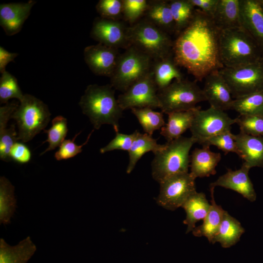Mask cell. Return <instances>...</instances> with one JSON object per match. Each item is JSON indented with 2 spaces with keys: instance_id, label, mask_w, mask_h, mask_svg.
<instances>
[{
  "instance_id": "cell-1",
  "label": "cell",
  "mask_w": 263,
  "mask_h": 263,
  "mask_svg": "<svg viewBox=\"0 0 263 263\" xmlns=\"http://www.w3.org/2000/svg\"><path fill=\"white\" fill-rule=\"evenodd\" d=\"M220 32L211 17L196 9L190 23L173 41V57L177 65L198 81L224 68L220 54Z\"/></svg>"
},
{
  "instance_id": "cell-2",
  "label": "cell",
  "mask_w": 263,
  "mask_h": 263,
  "mask_svg": "<svg viewBox=\"0 0 263 263\" xmlns=\"http://www.w3.org/2000/svg\"><path fill=\"white\" fill-rule=\"evenodd\" d=\"M114 89L111 84H91L86 88L79 105L83 114L89 119L94 129L102 125H111L114 131H119V120L123 110L114 95Z\"/></svg>"
},
{
  "instance_id": "cell-3",
  "label": "cell",
  "mask_w": 263,
  "mask_h": 263,
  "mask_svg": "<svg viewBox=\"0 0 263 263\" xmlns=\"http://www.w3.org/2000/svg\"><path fill=\"white\" fill-rule=\"evenodd\" d=\"M219 49L224 67H239L263 59L262 50L242 27L220 30Z\"/></svg>"
},
{
  "instance_id": "cell-4",
  "label": "cell",
  "mask_w": 263,
  "mask_h": 263,
  "mask_svg": "<svg viewBox=\"0 0 263 263\" xmlns=\"http://www.w3.org/2000/svg\"><path fill=\"white\" fill-rule=\"evenodd\" d=\"M195 143L196 142L191 136H183L167 142L161 150L154 153L151 162L153 179L160 183L173 175L188 172L189 151Z\"/></svg>"
},
{
  "instance_id": "cell-5",
  "label": "cell",
  "mask_w": 263,
  "mask_h": 263,
  "mask_svg": "<svg viewBox=\"0 0 263 263\" xmlns=\"http://www.w3.org/2000/svg\"><path fill=\"white\" fill-rule=\"evenodd\" d=\"M130 46L155 60L173 55V41L169 34L144 18L128 27Z\"/></svg>"
},
{
  "instance_id": "cell-6",
  "label": "cell",
  "mask_w": 263,
  "mask_h": 263,
  "mask_svg": "<svg viewBox=\"0 0 263 263\" xmlns=\"http://www.w3.org/2000/svg\"><path fill=\"white\" fill-rule=\"evenodd\" d=\"M19 103L11 118L17 122L19 140L26 143L44 130L50 121L51 113L46 104L29 94H24Z\"/></svg>"
},
{
  "instance_id": "cell-7",
  "label": "cell",
  "mask_w": 263,
  "mask_h": 263,
  "mask_svg": "<svg viewBox=\"0 0 263 263\" xmlns=\"http://www.w3.org/2000/svg\"><path fill=\"white\" fill-rule=\"evenodd\" d=\"M152 59L133 46L120 54L116 67L110 77L111 85L124 92L132 85L151 70Z\"/></svg>"
},
{
  "instance_id": "cell-8",
  "label": "cell",
  "mask_w": 263,
  "mask_h": 263,
  "mask_svg": "<svg viewBox=\"0 0 263 263\" xmlns=\"http://www.w3.org/2000/svg\"><path fill=\"white\" fill-rule=\"evenodd\" d=\"M161 112L167 114L194 109L198 103L206 101L202 89L195 81L174 80L157 94Z\"/></svg>"
},
{
  "instance_id": "cell-9",
  "label": "cell",
  "mask_w": 263,
  "mask_h": 263,
  "mask_svg": "<svg viewBox=\"0 0 263 263\" xmlns=\"http://www.w3.org/2000/svg\"><path fill=\"white\" fill-rule=\"evenodd\" d=\"M227 82L233 98L263 91V59L234 68L219 71Z\"/></svg>"
},
{
  "instance_id": "cell-10",
  "label": "cell",
  "mask_w": 263,
  "mask_h": 263,
  "mask_svg": "<svg viewBox=\"0 0 263 263\" xmlns=\"http://www.w3.org/2000/svg\"><path fill=\"white\" fill-rule=\"evenodd\" d=\"M236 118H230L225 112L210 107L205 110L196 107L190 131L196 143L203 145L209 138L230 130L236 123Z\"/></svg>"
},
{
  "instance_id": "cell-11",
  "label": "cell",
  "mask_w": 263,
  "mask_h": 263,
  "mask_svg": "<svg viewBox=\"0 0 263 263\" xmlns=\"http://www.w3.org/2000/svg\"><path fill=\"white\" fill-rule=\"evenodd\" d=\"M195 178L189 172L171 176L160 183L157 204L169 210L181 207L186 200L196 191Z\"/></svg>"
},
{
  "instance_id": "cell-12",
  "label": "cell",
  "mask_w": 263,
  "mask_h": 263,
  "mask_svg": "<svg viewBox=\"0 0 263 263\" xmlns=\"http://www.w3.org/2000/svg\"><path fill=\"white\" fill-rule=\"evenodd\" d=\"M158 89L151 71L118 95L117 102L124 111L132 108H160Z\"/></svg>"
},
{
  "instance_id": "cell-13",
  "label": "cell",
  "mask_w": 263,
  "mask_h": 263,
  "mask_svg": "<svg viewBox=\"0 0 263 263\" xmlns=\"http://www.w3.org/2000/svg\"><path fill=\"white\" fill-rule=\"evenodd\" d=\"M128 27L120 20L95 19L91 32V37L99 43L118 49L130 46Z\"/></svg>"
},
{
  "instance_id": "cell-14",
  "label": "cell",
  "mask_w": 263,
  "mask_h": 263,
  "mask_svg": "<svg viewBox=\"0 0 263 263\" xmlns=\"http://www.w3.org/2000/svg\"><path fill=\"white\" fill-rule=\"evenodd\" d=\"M83 55L86 63L94 74L110 77L120 54L117 49L98 43L85 47Z\"/></svg>"
},
{
  "instance_id": "cell-15",
  "label": "cell",
  "mask_w": 263,
  "mask_h": 263,
  "mask_svg": "<svg viewBox=\"0 0 263 263\" xmlns=\"http://www.w3.org/2000/svg\"><path fill=\"white\" fill-rule=\"evenodd\" d=\"M204 79L202 90L210 107L223 111L231 109L234 99L227 82L219 71L209 74Z\"/></svg>"
},
{
  "instance_id": "cell-16",
  "label": "cell",
  "mask_w": 263,
  "mask_h": 263,
  "mask_svg": "<svg viewBox=\"0 0 263 263\" xmlns=\"http://www.w3.org/2000/svg\"><path fill=\"white\" fill-rule=\"evenodd\" d=\"M249 170L250 169L243 164L238 169L233 170L228 169L225 174L211 183L209 188L221 187L230 189L239 193L248 201L253 202L256 200L257 195L248 175Z\"/></svg>"
},
{
  "instance_id": "cell-17",
  "label": "cell",
  "mask_w": 263,
  "mask_h": 263,
  "mask_svg": "<svg viewBox=\"0 0 263 263\" xmlns=\"http://www.w3.org/2000/svg\"><path fill=\"white\" fill-rule=\"evenodd\" d=\"M37 2L30 0L26 2L2 3L0 5V25L8 36L18 33Z\"/></svg>"
},
{
  "instance_id": "cell-18",
  "label": "cell",
  "mask_w": 263,
  "mask_h": 263,
  "mask_svg": "<svg viewBox=\"0 0 263 263\" xmlns=\"http://www.w3.org/2000/svg\"><path fill=\"white\" fill-rule=\"evenodd\" d=\"M242 27L263 52V11L258 0H240Z\"/></svg>"
},
{
  "instance_id": "cell-19",
  "label": "cell",
  "mask_w": 263,
  "mask_h": 263,
  "mask_svg": "<svg viewBox=\"0 0 263 263\" xmlns=\"http://www.w3.org/2000/svg\"><path fill=\"white\" fill-rule=\"evenodd\" d=\"M238 155L243 160V164L250 169L263 168V137L250 135L242 132L235 134Z\"/></svg>"
},
{
  "instance_id": "cell-20",
  "label": "cell",
  "mask_w": 263,
  "mask_h": 263,
  "mask_svg": "<svg viewBox=\"0 0 263 263\" xmlns=\"http://www.w3.org/2000/svg\"><path fill=\"white\" fill-rule=\"evenodd\" d=\"M207 145L196 148L190 156L191 174L196 179L215 175L216 167L221 159L219 152L212 151Z\"/></svg>"
},
{
  "instance_id": "cell-21",
  "label": "cell",
  "mask_w": 263,
  "mask_h": 263,
  "mask_svg": "<svg viewBox=\"0 0 263 263\" xmlns=\"http://www.w3.org/2000/svg\"><path fill=\"white\" fill-rule=\"evenodd\" d=\"M178 67L173 55L152 62L150 71L158 92L169 85L173 80L184 79Z\"/></svg>"
},
{
  "instance_id": "cell-22",
  "label": "cell",
  "mask_w": 263,
  "mask_h": 263,
  "mask_svg": "<svg viewBox=\"0 0 263 263\" xmlns=\"http://www.w3.org/2000/svg\"><path fill=\"white\" fill-rule=\"evenodd\" d=\"M144 17L169 35L175 33L174 23L169 0H149Z\"/></svg>"
},
{
  "instance_id": "cell-23",
  "label": "cell",
  "mask_w": 263,
  "mask_h": 263,
  "mask_svg": "<svg viewBox=\"0 0 263 263\" xmlns=\"http://www.w3.org/2000/svg\"><path fill=\"white\" fill-rule=\"evenodd\" d=\"M212 19L220 30L242 27L240 0H219Z\"/></svg>"
},
{
  "instance_id": "cell-24",
  "label": "cell",
  "mask_w": 263,
  "mask_h": 263,
  "mask_svg": "<svg viewBox=\"0 0 263 263\" xmlns=\"http://www.w3.org/2000/svg\"><path fill=\"white\" fill-rule=\"evenodd\" d=\"M37 250L30 236L15 245H9L3 238L0 239V263H26Z\"/></svg>"
},
{
  "instance_id": "cell-25",
  "label": "cell",
  "mask_w": 263,
  "mask_h": 263,
  "mask_svg": "<svg viewBox=\"0 0 263 263\" xmlns=\"http://www.w3.org/2000/svg\"><path fill=\"white\" fill-rule=\"evenodd\" d=\"M210 207V204L203 192L196 191L189 196L181 207L186 213L183 221L187 225L186 233L193 230L198 221L204 219Z\"/></svg>"
},
{
  "instance_id": "cell-26",
  "label": "cell",
  "mask_w": 263,
  "mask_h": 263,
  "mask_svg": "<svg viewBox=\"0 0 263 263\" xmlns=\"http://www.w3.org/2000/svg\"><path fill=\"white\" fill-rule=\"evenodd\" d=\"M214 188H210L211 198L210 207L203 220L202 225L195 227L192 231L194 236H204L211 243L218 231L225 211L220 206L216 204L214 196Z\"/></svg>"
},
{
  "instance_id": "cell-27",
  "label": "cell",
  "mask_w": 263,
  "mask_h": 263,
  "mask_svg": "<svg viewBox=\"0 0 263 263\" xmlns=\"http://www.w3.org/2000/svg\"><path fill=\"white\" fill-rule=\"evenodd\" d=\"M244 231L240 222L225 210L218 231L212 243L219 242L224 248L230 247L240 241Z\"/></svg>"
},
{
  "instance_id": "cell-28",
  "label": "cell",
  "mask_w": 263,
  "mask_h": 263,
  "mask_svg": "<svg viewBox=\"0 0 263 263\" xmlns=\"http://www.w3.org/2000/svg\"><path fill=\"white\" fill-rule=\"evenodd\" d=\"M194 109L173 112L168 114V122L161 129L160 132V134L164 137L167 142L182 136L188 129H190L194 116Z\"/></svg>"
},
{
  "instance_id": "cell-29",
  "label": "cell",
  "mask_w": 263,
  "mask_h": 263,
  "mask_svg": "<svg viewBox=\"0 0 263 263\" xmlns=\"http://www.w3.org/2000/svg\"><path fill=\"white\" fill-rule=\"evenodd\" d=\"M164 144H159L157 139L147 133L138 131L132 145L129 150V162L127 173H130L134 169L138 160L146 152L152 151L154 154L164 147Z\"/></svg>"
},
{
  "instance_id": "cell-30",
  "label": "cell",
  "mask_w": 263,
  "mask_h": 263,
  "mask_svg": "<svg viewBox=\"0 0 263 263\" xmlns=\"http://www.w3.org/2000/svg\"><path fill=\"white\" fill-rule=\"evenodd\" d=\"M15 187L4 176L0 177V223L9 224L17 207Z\"/></svg>"
},
{
  "instance_id": "cell-31",
  "label": "cell",
  "mask_w": 263,
  "mask_h": 263,
  "mask_svg": "<svg viewBox=\"0 0 263 263\" xmlns=\"http://www.w3.org/2000/svg\"><path fill=\"white\" fill-rule=\"evenodd\" d=\"M231 109L239 113L241 115L263 117V91L234 99Z\"/></svg>"
},
{
  "instance_id": "cell-32",
  "label": "cell",
  "mask_w": 263,
  "mask_h": 263,
  "mask_svg": "<svg viewBox=\"0 0 263 263\" xmlns=\"http://www.w3.org/2000/svg\"><path fill=\"white\" fill-rule=\"evenodd\" d=\"M169 5L177 35L186 28L195 14L196 9L189 0H170Z\"/></svg>"
},
{
  "instance_id": "cell-33",
  "label": "cell",
  "mask_w": 263,
  "mask_h": 263,
  "mask_svg": "<svg viewBox=\"0 0 263 263\" xmlns=\"http://www.w3.org/2000/svg\"><path fill=\"white\" fill-rule=\"evenodd\" d=\"M131 110L145 132L150 135L151 136L154 131L161 129L166 124L162 112H155L149 108Z\"/></svg>"
},
{
  "instance_id": "cell-34",
  "label": "cell",
  "mask_w": 263,
  "mask_h": 263,
  "mask_svg": "<svg viewBox=\"0 0 263 263\" xmlns=\"http://www.w3.org/2000/svg\"><path fill=\"white\" fill-rule=\"evenodd\" d=\"M68 131L67 119L61 115L55 117L52 121L51 128L48 130L43 131V132L47 134V138L43 142L42 144L48 142L49 146L43 152L40 153V155L59 147L65 140L64 139Z\"/></svg>"
},
{
  "instance_id": "cell-35",
  "label": "cell",
  "mask_w": 263,
  "mask_h": 263,
  "mask_svg": "<svg viewBox=\"0 0 263 263\" xmlns=\"http://www.w3.org/2000/svg\"><path fill=\"white\" fill-rule=\"evenodd\" d=\"M23 96L16 78L7 71L1 74L0 78V104H6L12 98H16L20 102Z\"/></svg>"
},
{
  "instance_id": "cell-36",
  "label": "cell",
  "mask_w": 263,
  "mask_h": 263,
  "mask_svg": "<svg viewBox=\"0 0 263 263\" xmlns=\"http://www.w3.org/2000/svg\"><path fill=\"white\" fill-rule=\"evenodd\" d=\"M123 18L132 25L144 16L148 5L146 0H122Z\"/></svg>"
},
{
  "instance_id": "cell-37",
  "label": "cell",
  "mask_w": 263,
  "mask_h": 263,
  "mask_svg": "<svg viewBox=\"0 0 263 263\" xmlns=\"http://www.w3.org/2000/svg\"><path fill=\"white\" fill-rule=\"evenodd\" d=\"M19 140L15 124L9 128L0 130V159L8 162L12 161L10 151L14 145Z\"/></svg>"
},
{
  "instance_id": "cell-38",
  "label": "cell",
  "mask_w": 263,
  "mask_h": 263,
  "mask_svg": "<svg viewBox=\"0 0 263 263\" xmlns=\"http://www.w3.org/2000/svg\"><path fill=\"white\" fill-rule=\"evenodd\" d=\"M95 8L102 18L116 20L123 18L122 0H100Z\"/></svg>"
},
{
  "instance_id": "cell-39",
  "label": "cell",
  "mask_w": 263,
  "mask_h": 263,
  "mask_svg": "<svg viewBox=\"0 0 263 263\" xmlns=\"http://www.w3.org/2000/svg\"><path fill=\"white\" fill-rule=\"evenodd\" d=\"M236 120L241 132L252 136L263 137V117L240 115L236 118Z\"/></svg>"
},
{
  "instance_id": "cell-40",
  "label": "cell",
  "mask_w": 263,
  "mask_h": 263,
  "mask_svg": "<svg viewBox=\"0 0 263 263\" xmlns=\"http://www.w3.org/2000/svg\"><path fill=\"white\" fill-rule=\"evenodd\" d=\"M203 145L216 146L222 150L225 154L229 152L238 154L235 134H232L230 130L224 132L209 138L203 144Z\"/></svg>"
},
{
  "instance_id": "cell-41",
  "label": "cell",
  "mask_w": 263,
  "mask_h": 263,
  "mask_svg": "<svg viewBox=\"0 0 263 263\" xmlns=\"http://www.w3.org/2000/svg\"><path fill=\"white\" fill-rule=\"evenodd\" d=\"M94 131V130L92 131L86 141L81 145H77L75 143V139L81 132L75 134L72 139L65 140L59 147L58 150L55 152V157L56 160L58 161L66 160L74 157L80 153L82 150V147L88 143Z\"/></svg>"
},
{
  "instance_id": "cell-42",
  "label": "cell",
  "mask_w": 263,
  "mask_h": 263,
  "mask_svg": "<svg viewBox=\"0 0 263 263\" xmlns=\"http://www.w3.org/2000/svg\"><path fill=\"white\" fill-rule=\"evenodd\" d=\"M137 132L138 131L135 130L130 134L116 132L115 137L107 145L100 149V153H104L115 150L129 151Z\"/></svg>"
},
{
  "instance_id": "cell-43",
  "label": "cell",
  "mask_w": 263,
  "mask_h": 263,
  "mask_svg": "<svg viewBox=\"0 0 263 263\" xmlns=\"http://www.w3.org/2000/svg\"><path fill=\"white\" fill-rule=\"evenodd\" d=\"M10 157L12 160L19 164H26L31 160V152L27 146L17 142L11 149Z\"/></svg>"
},
{
  "instance_id": "cell-44",
  "label": "cell",
  "mask_w": 263,
  "mask_h": 263,
  "mask_svg": "<svg viewBox=\"0 0 263 263\" xmlns=\"http://www.w3.org/2000/svg\"><path fill=\"white\" fill-rule=\"evenodd\" d=\"M193 5L212 18L219 0H189Z\"/></svg>"
},
{
  "instance_id": "cell-45",
  "label": "cell",
  "mask_w": 263,
  "mask_h": 263,
  "mask_svg": "<svg viewBox=\"0 0 263 263\" xmlns=\"http://www.w3.org/2000/svg\"><path fill=\"white\" fill-rule=\"evenodd\" d=\"M18 56L16 53H10L2 46H0V72L1 74L6 71L7 65Z\"/></svg>"
},
{
  "instance_id": "cell-46",
  "label": "cell",
  "mask_w": 263,
  "mask_h": 263,
  "mask_svg": "<svg viewBox=\"0 0 263 263\" xmlns=\"http://www.w3.org/2000/svg\"><path fill=\"white\" fill-rule=\"evenodd\" d=\"M260 7L263 11V0H258Z\"/></svg>"
}]
</instances>
